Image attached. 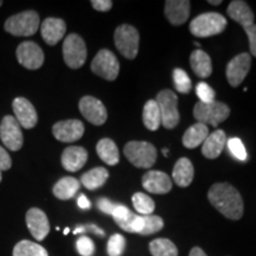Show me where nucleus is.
Wrapping results in <instances>:
<instances>
[{
    "label": "nucleus",
    "instance_id": "a211bd4d",
    "mask_svg": "<svg viewBox=\"0 0 256 256\" xmlns=\"http://www.w3.org/2000/svg\"><path fill=\"white\" fill-rule=\"evenodd\" d=\"M142 186L150 194H165L171 191L172 180L165 172L152 170L144 174Z\"/></svg>",
    "mask_w": 256,
    "mask_h": 256
},
{
    "label": "nucleus",
    "instance_id": "f03ea898",
    "mask_svg": "<svg viewBox=\"0 0 256 256\" xmlns=\"http://www.w3.org/2000/svg\"><path fill=\"white\" fill-rule=\"evenodd\" d=\"M115 223L124 232L140 235H152L160 232L164 226V220L159 216L136 215L127 206L119 204L113 212Z\"/></svg>",
    "mask_w": 256,
    "mask_h": 256
},
{
    "label": "nucleus",
    "instance_id": "412c9836",
    "mask_svg": "<svg viewBox=\"0 0 256 256\" xmlns=\"http://www.w3.org/2000/svg\"><path fill=\"white\" fill-rule=\"evenodd\" d=\"M191 2L188 0H168L165 2V16L172 25L184 24L190 16Z\"/></svg>",
    "mask_w": 256,
    "mask_h": 256
},
{
    "label": "nucleus",
    "instance_id": "423d86ee",
    "mask_svg": "<svg viewBox=\"0 0 256 256\" xmlns=\"http://www.w3.org/2000/svg\"><path fill=\"white\" fill-rule=\"evenodd\" d=\"M230 115V108L223 102L214 101L211 104H202L197 102L194 104V116L198 122L204 124H211L217 127L220 122L226 121Z\"/></svg>",
    "mask_w": 256,
    "mask_h": 256
},
{
    "label": "nucleus",
    "instance_id": "72a5a7b5",
    "mask_svg": "<svg viewBox=\"0 0 256 256\" xmlns=\"http://www.w3.org/2000/svg\"><path fill=\"white\" fill-rule=\"evenodd\" d=\"M174 83L176 90L182 92V94H188V92L191 90V80L188 78L186 72L183 69L176 68L174 70Z\"/></svg>",
    "mask_w": 256,
    "mask_h": 256
},
{
    "label": "nucleus",
    "instance_id": "c756f323",
    "mask_svg": "<svg viewBox=\"0 0 256 256\" xmlns=\"http://www.w3.org/2000/svg\"><path fill=\"white\" fill-rule=\"evenodd\" d=\"M108 177H110V172L104 168H95L90 170V171L86 172L82 174L81 183L84 185L88 190H96V188H101L107 182Z\"/></svg>",
    "mask_w": 256,
    "mask_h": 256
},
{
    "label": "nucleus",
    "instance_id": "c03bdc74",
    "mask_svg": "<svg viewBox=\"0 0 256 256\" xmlns=\"http://www.w3.org/2000/svg\"><path fill=\"white\" fill-rule=\"evenodd\" d=\"M78 206L80 209L88 210V209H90L92 204H90V200H89L88 198L86 197V194H81L78 196Z\"/></svg>",
    "mask_w": 256,
    "mask_h": 256
},
{
    "label": "nucleus",
    "instance_id": "c9c22d12",
    "mask_svg": "<svg viewBox=\"0 0 256 256\" xmlns=\"http://www.w3.org/2000/svg\"><path fill=\"white\" fill-rule=\"evenodd\" d=\"M226 146H228L229 152L232 153L234 158L240 160V162H246V160H247V151H246V147L238 138H232V139L226 140Z\"/></svg>",
    "mask_w": 256,
    "mask_h": 256
},
{
    "label": "nucleus",
    "instance_id": "4468645a",
    "mask_svg": "<svg viewBox=\"0 0 256 256\" xmlns=\"http://www.w3.org/2000/svg\"><path fill=\"white\" fill-rule=\"evenodd\" d=\"M78 108L81 114L89 122L95 126H101L107 121V110L100 100L92 96H83L80 100Z\"/></svg>",
    "mask_w": 256,
    "mask_h": 256
},
{
    "label": "nucleus",
    "instance_id": "3c124183",
    "mask_svg": "<svg viewBox=\"0 0 256 256\" xmlns=\"http://www.w3.org/2000/svg\"><path fill=\"white\" fill-rule=\"evenodd\" d=\"M2 0H0V6H2Z\"/></svg>",
    "mask_w": 256,
    "mask_h": 256
},
{
    "label": "nucleus",
    "instance_id": "4c0bfd02",
    "mask_svg": "<svg viewBox=\"0 0 256 256\" xmlns=\"http://www.w3.org/2000/svg\"><path fill=\"white\" fill-rule=\"evenodd\" d=\"M76 249L81 256H92L95 252V244L88 236H80L76 241Z\"/></svg>",
    "mask_w": 256,
    "mask_h": 256
},
{
    "label": "nucleus",
    "instance_id": "4be33fe9",
    "mask_svg": "<svg viewBox=\"0 0 256 256\" xmlns=\"http://www.w3.org/2000/svg\"><path fill=\"white\" fill-rule=\"evenodd\" d=\"M226 145V136L222 130H216L209 134L206 142L202 145V154L208 159H216L220 156Z\"/></svg>",
    "mask_w": 256,
    "mask_h": 256
},
{
    "label": "nucleus",
    "instance_id": "aec40b11",
    "mask_svg": "<svg viewBox=\"0 0 256 256\" xmlns=\"http://www.w3.org/2000/svg\"><path fill=\"white\" fill-rule=\"evenodd\" d=\"M66 24L60 18H46L40 24L42 37L48 46H56L66 34Z\"/></svg>",
    "mask_w": 256,
    "mask_h": 256
},
{
    "label": "nucleus",
    "instance_id": "7ed1b4c3",
    "mask_svg": "<svg viewBox=\"0 0 256 256\" xmlns=\"http://www.w3.org/2000/svg\"><path fill=\"white\" fill-rule=\"evenodd\" d=\"M226 19L224 16L217 12H206V14L197 16L192 19L190 24V31L194 36L200 38H206L216 36L226 30Z\"/></svg>",
    "mask_w": 256,
    "mask_h": 256
},
{
    "label": "nucleus",
    "instance_id": "0eeeda50",
    "mask_svg": "<svg viewBox=\"0 0 256 256\" xmlns=\"http://www.w3.org/2000/svg\"><path fill=\"white\" fill-rule=\"evenodd\" d=\"M139 40V32L132 25L122 24L114 32L115 46L127 60H134L138 56Z\"/></svg>",
    "mask_w": 256,
    "mask_h": 256
},
{
    "label": "nucleus",
    "instance_id": "09e8293b",
    "mask_svg": "<svg viewBox=\"0 0 256 256\" xmlns=\"http://www.w3.org/2000/svg\"><path fill=\"white\" fill-rule=\"evenodd\" d=\"M69 232H70L69 228H66V229H64V235H68Z\"/></svg>",
    "mask_w": 256,
    "mask_h": 256
},
{
    "label": "nucleus",
    "instance_id": "2eb2a0df",
    "mask_svg": "<svg viewBox=\"0 0 256 256\" xmlns=\"http://www.w3.org/2000/svg\"><path fill=\"white\" fill-rule=\"evenodd\" d=\"M52 134L58 142H74L84 134V124L80 120H64L54 124Z\"/></svg>",
    "mask_w": 256,
    "mask_h": 256
},
{
    "label": "nucleus",
    "instance_id": "473e14b6",
    "mask_svg": "<svg viewBox=\"0 0 256 256\" xmlns=\"http://www.w3.org/2000/svg\"><path fill=\"white\" fill-rule=\"evenodd\" d=\"M133 206L138 214L142 216H150L154 212L156 203L151 197L142 192H136L132 197Z\"/></svg>",
    "mask_w": 256,
    "mask_h": 256
},
{
    "label": "nucleus",
    "instance_id": "f3484780",
    "mask_svg": "<svg viewBox=\"0 0 256 256\" xmlns=\"http://www.w3.org/2000/svg\"><path fill=\"white\" fill-rule=\"evenodd\" d=\"M26 226L37 241H43L50 232V223L44 211L31 208L26 212Z\"/></svg>",
    "mask_w": 256,
    "mask_h": 256
},
{
    "label": "nucleus",
    "instance_id": "a878e982",
    "mask_svg": "<svg viewBox=\"0 0 256 256\" xmlns=\"http://www.w3.org/2000/svg\"><path fill=\"white\" fill-rule=\"evenodd\" d=\"M190 66L198 78H206L212 74V63L210 56L203 50L192 51L190 55Z\"/></svg>",
    "mask_w": 256,
    "mask_h": 256
},
{
    "label": "nucleus",
    "instance_id": "f8f14e48",
    "mask_svg": "<svg viewBox=\"0 0 256 256\" xmlns=\"http://www.w3.org/2000/svg\"><path fill=\"white\" fill-rule=\"evenodd\" d=\"M19 64L28 70L40 69L44 63V52L34 42H23L16 51Z\"/></svg>",
    "mask_w": 256,
    "mask_h": 256
},
{
    "label": "nucleus",
    "instance_id": "f257e3e1",
    "mask_svg": "<svg viewBox=\"0 0 256 256\" xmlns=\"http://www.w3.org/2000/svg\"><path fill=\"white\" fill-rule=\"evenodd\" d=\"M208 198L211 206L224 217L238 220L243 216V200L240 192L229 183H216L210 188Z\"/></svg>",
    "mask_w": 256,
    "mask_h": 256
},
{
    "label": "nucleus",
    "instance_id": "49530a36",
    "mask_svg": "<svg viewBox=\"0 0 256 256\" xmlns=\"http://www.w3.org/2000/svg\"><path fill=\"white\" fill-rule=\"evenodd\" d=\"M209 4H211V5H220V4H222V0H215V2H214V0H209Z\"/></svg>",
    "mask_w": 256,
    "mask_h": 256
},
{
    "label": "nucleus",
    "instance_id": "a18cd8bd",
    "mask_svg": "<svg viewBox=\"0 0 256 256\" xmlns=\"http://www.w3.org/2000/svg\"><path fill=\"white\" fill-rule=\"evenodd\" d=\"M188 256H208L206 252H204L203 250L200 247H194L191 249L190 254H188Z\"/></svg>",
    "mask_w": 256,
    "mask_h": 256
},
{
    "label": "nucleus",
    "instance_id": "20e7f679",
    "mask_svg": "<svg viewBox=\"0 0 256 256\" xmlns=\"http://www.w3.org/2000/svg\"><path fill=\"white\" fill-rule=\"evenodd\" d=\"M124 153L130 164L139 168H150L156 162V148L151 142H130L124 147Z\"/></svg>",
    "mask_w": 256,
    "mask_h": 256
},
{
    "label": "nucleus",
    "instance_id": "5701e85b",
    "mask_svg": "<svg viewBox=\"0 0 256 256\" xmlns=\"http://www.w3.org/2000/svg\"><path fill=\"white\" fill-rule=\"evenodd\" d=\"M226 14L232 20L242 25L243 28L254 24V14L247 2L242 0H234L230 2L226 8Z\"/></svg>",
    "mask_w": 256,
    "mask_h": 256
},
{
    "label": "nucleus",
    "instance_id": "a19ab883",
    "mask_svg": "<svg viewBox=\"0 0 256 256\" xmlns=\"http://www.w3.org/2000/svg\"><path fill=\"white\" fill-rule=\"evenodd\" d=\"M244 31L248 36L249 48H250L252 55L256 57V25L252 24L250 26L244 28Z\"/></svg>",
    "mask_w": 256,
    "mask_h": 256
},
{
    "label": "nucleus",
    "instance_id": "b1692460",
    "mask_svg": "<svg viewBox=\"0 0 256 256\" xmlns=\"http://www.w3.org/2000/svg\"><path fill=\"white\" fill-rule=\"evenodd\" d=\"M208 136H209V128L206 124L197 122L188 128L182 138V142L186 148L192 150L203 145Z\"/></svg>",
    "mask_w": 256,
    "mask_h": 256
},
{
    "label": "nucleus",
    "instance_id": "c85d7f7f",
    "mask_svg": "<svg viewBox=\"0 0 256 256\" xmlns=\"http://www.w3.org/2000/svg\"><path fill=\"white\" fill-rule=\"evenodd\" d=\"M142 122L150 130H158L162 126V114L156 100H148L144 106Z\"/></svg>",
    "mask_w": 256,
    "mask_h": 256
},
{
    "label": "nucleus",
    "instance_id": "79ce46f5",
    "mask_svg": "<svg viewBox=\"0 0 256 256\" xmlns=\"http://www.w3.org/2000/svg\"><path fill=\"white\" fill-rule=\"evenodd\" d=\"M11 166H12L11 156H10V154L5 148L0 147V170H2V171H8V170L11 168Z\"/></svg>",
    "mask_w": 256,
    "mask_h": 256
},
{
    "label": "nucleus",
    "instance_id": "ea45409f",
    "mask_svg": "<svg viewBox=\"0 0 256 256\" xmlns=\"http://www.w3.org/2000/svg\"><path fill=\"white\" fill-rule=\"evenodd\" d=\"M92 232L95 235H98L100 238H104V232L101 228H98V226L95 224H86V226H80L78 228H75L74 230V234L75 235H78V234H83V232Z\"/></svg>",
    "mask_w": 256,
    "mask_h": 256
},
{
    "label": "nucleus",
    "instance_id": "6ab92c4d",
    "mask_svg": "<svg viewBox=\"0 0 256 256\" xmlns=\"http://www.w3.org/2000/svg\"><path fill=\"white\" fill-rule=\"evenodd\" d=\"M88 160V152L82 146L66 147L60 156V162L64 170L69 172H78L86 165Z\"/></svg>",
    "mask_w": 256,
    "mask_h": 256
},
{
    "label": "nucleus",
    "instance_id": "bb28decb",
    "mask_svg": "<svg viewBox=\"0 0 256 256\" xmlns=\"http://www.w3.org/2000/svg\"><path fill=\"white\" fill-rule=\"evenodd\" d=\"M81 186V183L74 177H63L60 178L57 183L54 185L52 192L56 198L60 200H72L76 196Z\"/></svg>",
    "mask_w": 256,
    "mask_h": 256
},
{
    "label": "nucleus",
    "instance_id": "1a4fd4ad",
    "mask_svg": "<svg viewBox=\"0 0 256 256\" xmlns=\"http://www.w3.org/2000/svg\"><path fill=\"white\" fill-rule=\"evenodd\" d=\"M63 58L72 69L81 68L87 60V46L81 36L70 34L63 43Z\"/></svg>",
    "mask_w": 256,
    "mask_h": 256
},
{
    "label": "nucleus",
    "instance_id": "cd10ccee",
    "mask_svg": "<svg viewBox=\"0 0 256 256\" xmlns=\"http://www.w3.org/2000/svg\"><path fill=\"white\" fill-rule=\"evenodd\" d=\"M96 152H98V156H100L102 162H106L107 165L114 166L120 160V153L116 144L112 139H108V138L101 139L98 142V145H96Z\"/></svg>",
    "mask_w": 256,
    "mask_h": 256
},
{
    "label": "nucleus",
    "instance_id": "7c9ffc66",
    "mask_svg": "<svg viewBox=\"0 0 256 256\" xmlns=\"http://www.w3.org/2000/svg\"><path fill=\"white\" fill-rule=\"evenodd\" d=\"M14 256H49L46 249L36 242L23 240L14 248Z\"/></svg>",
    "mask_w": 256,
    "mask_h": 256
},
{
    "label": "nucleus",
    "instance_id": "9b49d317",
    "mask_svg": "<svg viewBox=\"0 0 256 256\" xmlns=\"http://www.w3.org/2000/svg\"><path fill=\"white\" fill-rule=\"evenodd\" d=\"M0 139L10 151H19L23 147L24 138L20 124L14 116L6 115L0 124Z\"/></svg>",
    "mask_w": 256,
    "mask_h": 256
},
{
    "label": "nucleus",
    "instance_id": "9d476101",
    "mask_svg": "<svg viewBox=\"0 0 256 256\" xmlns=\"http://www.w3.org/2000/svg\"><path fill=\"white\" fill-rule=\"evenodd\" d=\"M90 68L95 75L107 81H114L119 76L120 64L116 56L110 50L102 49L94 57Z\"/></svg>",
    "mask_w": 256,
    "mask_h": 256
},
{
    "label": "nucleus",
    "instance_id": "39448f33",
    "mask_svg": "<svg viewBox=\"0 0 256 256\" xmlns=\"http://www.w3.org/2000/svg\"><path fill=\"white\" fill-rule=\"evenodd\" d=\"M40 14L36 11H24L11 16L5 22V31L17 37L34 36L40 28Z\"/></svg>",
    "mask_w": 256,
    "mask_h": 256
},
{
    "label": "nucleus",
    "instance_id": "ddd939ff",
    "mask_svg": "<svg viewBox=\"0 0 256 256\" xmlns=\"http://www.w3.org/2000/svg\"><path fill=\"white\" fill-rule=\"evenodd\" d=\"M252 66V57L249 54L243 52L235 56L226 66V80L232 87H238L244 81Z\"/></svg>",
    "mask_w": 256,
    "mask_h": 256
},
{
    "label": "nucleus",
    "instance_id": "de8ad7c7",
    "mask_svg": "<svg viewBox=\"0 0 256 256\" xmlns=\"http://www.w3.org/2000/svg\"><path fill=\"white\" fill-rule=\"evenodd\" d=\"M162 153H164V154L168 156V148H165V150H162Z\"/></svg>",
    "mask_w": 256,
    "mask_h": 256
},
{
    "label": "nucleus",
    "instance_id": "37998d69",
    "mask_svg": "<svg viewBox=\"0 0 256 256\" xmlns=\"http://www.w3.org/2000/svg\"><path fill=\"white\" fill-rule=\"evenodd\" d=\"M90 4L96 11L100 12H107L113 8V2L110 0H92Z\"/></svg>",
    "mask_w": 256,
    "mask_h": 256
},
{
    "label": "nucleus",
    "instance_id": "58836bf2",
    "mask_svg": "<svg viewBox=\"0 0 256 256\" xmlns=\"http://www.w3.org/2000/svg\"><path fill=\"white\" fill-rule=\"evenodd\" d=\"M98 210L102 211V212L106 214V215H113L114 210L116 209L118 206H119V203H114V202H112L110 200H108V198H98Z\"/></svg>",
    "mask_w": 256,
    "mask_h": 256
},
{
    "label": "nucleus",
    "instance_id": "dca6fc26",
    "mask_svg": "<svg viewBox=\"0 0 256 256\" xmlns=\"http://www.w3.org/2000/svg\"><path fill=\"white\" fill-rule=\"evenodd\" d=\"M12 108L14 112V118L20 124V127L31 130L36 126L38 122V115L34 110V104H31L28 98H14Z\"/></svg>",
    "mask_w": 256,
    "mask_h": 256
},
{
    "label": "nucleus",
    "instance_id": "e433bc0d",
    "mask_svg": "<svg viewBox=\"0 0 256 256\" xmlns=\"http://www.w3.org/2000/svg\"><path fill=\"white\" fill-rule=\"evenodd\" d=\"M196 94L202 104H211L215 101V90L206 82H200L196 86Z\"/></svg>",
    "mask_w": 256,
    "mask_h": 256
},
{
    "label": "nucleus",
    "instance_id": "2f4dec72",
    "mask_svg": "<svg viewBox=\"0 0 256 256\" xmlns=\"http://www.w3.org/2000/svg\"><path fill=\"white\" fill-rule=\"evenodd\" d=\"M150 252L152 256H178V249L168 238H156L150 243Z\"/></svg>",
    "mask_w": 256,
    "mask_h": 256
},
{
    "label": "nucleus",
    "instance_id": "393cba45",
    "mask_svg": "<svg viewBox=\"0 0 256 256\" xmlns=\"http://www.w3.org/2000/svg\"><path fill=\"white\" fill-rule=\"evenodd\" d=\"M194 176V168L190 159L180 158L176 162L172 177L174 183L180 188H188L192 183Z\"/></svg>",
    "mask_w": 256,
    "mask_h": 256
},
{
    "label": "nucleus",
    "instance_id": "6e6552de",
    "mask_svg": "<svg viewBox=\"0 0 256 256\" xmlns=\"http://www.w3.org/2000/svg\"><path fill=\"white\" fill-rule=\"evenodd\" d=\"M156 102L162 114V124H164V127L168 130H174L180 120L177 95L170 89H164L158 92Z\"/></svg>",
    "mask_w": 256,
    "mask_h": 256
},
{
    "label": "nucleus",
    "instance_id": "8fccbe9b",
    "mask_svg": "<svg viewBox=\"0 0 256 256\" xmlns=\"http://www.w3.org/2000/svg\"><path fill=\"white\" fill-rule=\"evenodd\" d=\"M2 170H0V182H2Z\"/></svg>",
    "mask_w": 256,
    "mask_h": 256
},
{
    "label": "nucleus",
    "instance_id": "f704fd0d",
    "mask_svg": "<svg viewBox=\"0 0 256 256\" xmlns=\"http://www.w3.org/2000/svg\"><path fill=\"white\" fill-rule=\"evenodd\" d=\"M126 248V238L120 234L112 235L107 243V254L110 256H121Z\"/></svg>",
    "mask_w": 256,
    "mask_h": 256
}]
</instances>
